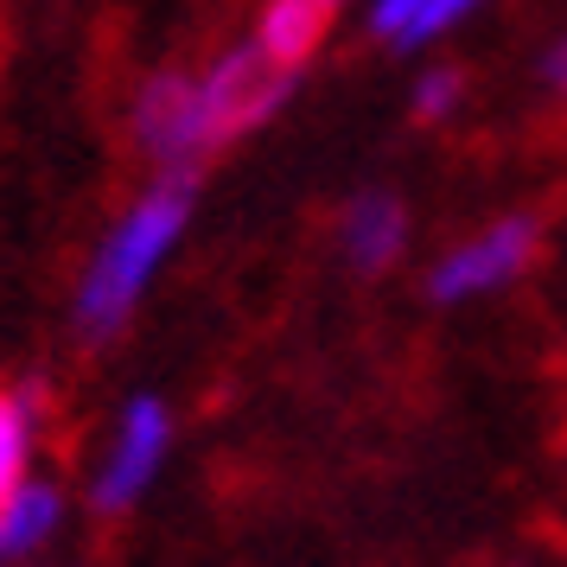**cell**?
Masks as SVG:
<instances>
[{"instance_id":"obj_1","label":"cell","mask_w":567,"mask_h":567,"mask_svg":"<svg viewBox=\"0 0 567 567\" xmlns=\"http://www.w3.org/2000/svg\"><path fill=\"white\" fill-rule=\"evenodd\" d=\"M192 185L198 179H154L128 205V217L103 236V249L83 268V287H78V332L90 344H109L128 326L141 287L154 281V268L166 261V249L179 243L185 217H192Z\"/></svg>"},{"instance_id":"obj_9","label":"cell","mask_w":567,"mask_h":567,"mask_svg":"<svg viewBox=\"0 0 567 567\" xmlns=\"http://www.w3.org/2000/svg\"><path fill=\"white\" fill-rule=\"evenodd\" d=\"M58 523V491L52 485H20L7 504H0V555H20V548H39Z\"/></svg>"},{"instance_id":"obj_2","label":"cell","mask_w":567,"mask_h":567,"mask_svg":"<svg viewBox=\"0 0 567 567\" xmlns=\"http://www.w3.org/2000/svg\"><path fill=\"white\" fill-rule=\"evenodd\" d=\"M134 147L147 154L154 179H198L217 147H210V128H205V103H198V78L192 71H154V78L134 90Z\"/></svg>"},{"instance_id":"obj_7","label":"cell","mask_w":567,"mask_h":567,"mask_svg":"<svg viewBox=\"0 0 567 567\" xmlns=\"http://www.w3.org/2000/svg\"><path fill=\"white\" fill-rule=\"evenodd\" d=\"M326 27H332V7L326 0H268L256 20V52L281 71H307L312 52L326 45Z\"/></svg>"},{"instance_id":"obj_6","label":"cell","mask_w":567,"mask_h":567,"mask_svg":"<svg viewBox=\"0 0 567 567\" xmlns=\"http://www.w3.org/2000/svg\"><path fill=\"white\" fill-rule=\"evenodd\" d=\"M338 249L358 275H383L409 249V205L395 192H358L338 217Z\"/></svg>"},{"instance_id":"obj_11","label":"cell","mask_w":567,"mask_h":567,"mask_svg":"<svg viewBox=\"0 0 567 567\" xmlns=\"http://www.w3.org/2000/svg\"><path fill=\"white\" fill-rule=\"evenodd\" d=\"M460 96H465V78L460 71H427V78L414 83V122H446L453 109H460Z\"/></svg>"},{"instance_id":"obj_3","label":"cell","mask_w":567,"mask_h":567,"mask_svg":"<svg viewBox=\"0 0 567 567\" xmlns=\"http://www.w3.org/2000/svg\"><path fill=\"white\" fill-rule=\"evenodd\" d=\"M300 71H281L256 52V39H236L198 71V103H205L210 147H230L243 134H256L275 109L293 96Z\"/></svg>"},{"instance_id":"obj_10","label":"cell","mask_w":567,"mask_h":567,"mask_svg":"<svg viewBox=\"0 0 567 567\" xmlns=\"http://www.w3.org/2000/svg\"><path fill=\"white\" fill-rule=\"evenodd\" d=\"M27 446H32V414H27V395L0 389V504L20 491L27 478Z\"/></svg>"},{"instance_id":"obj_4","label":"cell","mask_w":567,"mask_h":567,"mask_svg":"<svg viewBox=\"0 0 567 567\" xmlns=\"http://www.w3.org/2000/svg\"><path fill=\"white\" fill-rule=\"evenodd\" d=\"M536 256H542V210H504L434 261L427 293L434 300H472V293H491V287H511L516 275H529Z\"/></svg>"},{"instance_id":"obj_13","label":"cell","mask_w":567,"mask_h":567,"mask_svg":"<svg viewBox=\"0 0 567 567\" xmlns=\"http://www.w3.org/2000/svg\"><path fill=\"white\" fill-rule=\"evenodd\" d=\"M326 7H344V0H326Z\"/></svg>"},{"instance_id":"obj_8","label":"cell","mask_w":567,"mask_h":567,"mask_svg":"<svg viewBox=\"0 0 567 567\" xmlns=\"http://www.w3.org/2000/svg\"><path fill=\"white\" fill-rule=\"evenodd\" d=\"M478 0H377L370 7V39H383L395 52H421L427 39L453 32Z\"/></svg>"},{"instance_id":"obj_12","label":"cell","mask_w":567,"mask_h":567,"mask_svg":"<svg viewBox=\"0 0 567 567\" xmlns=\"http://www.w3.org/2000/svg\"><path fill=\"white\" fill-rule=\"evenodd\" d=\"M542 83H548L555 96H567V39H561L548 58H542Z\"/></svg>"},{"instance_id":"obj_5","label":"cell","mask_w":567,"mask_h":567,"mask_svg":"<svg viewBox=\"0 0 567 567\" xmlns=\"http://www.w3.org/2000/svg\"><path fill=\"white\" fill-rule=\"evenodd\" d=\"M159 453H166V409H159L154 395H134L128 414H122V440H115V453L109 465L96 472V491H90V504L96 516H122L147 491V478L159 472Z\"/></svg>"}]
</instances>
